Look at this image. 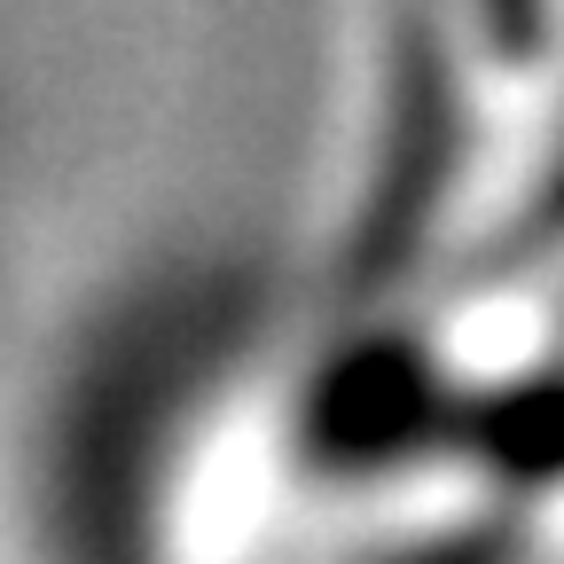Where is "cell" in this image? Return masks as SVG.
<instances>
[{"instance_id": "cell-1", "label": "cell", "mask_w": 564, "mask_h": 564, "mask_svg": "<svg viewBox=\"0 0 564 564\" xmlns=\"http://www.w3.org/2000/svg\"><path fill=\"white\" fill-rule=\"evenodd\" d=\"M408 126L392 133V196L377 259L415 267L423 236H494L502 133L525 141V220L564 204V0H408Z\"/></svg>"}]
</instances>
